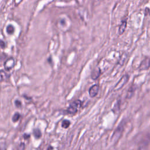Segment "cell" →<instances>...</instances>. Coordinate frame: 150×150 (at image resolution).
<instances>
[{"label":"cell","instance_id":"obj_17","mask_svg":"<svg viewBox=\"0 0 150 150\" xmlns=\"http://www.w3.org/2000/svg\"><path fill=\"white\" fill-rule=\"evenodd\" d=\"M29 135H28V134H25L24 135V136H23V137H24V138H29Z\"/></svg>","mask_w":150,"mask_h":150},{"label":"cell","instance_id":"obj_4","mask_svg":"<svg viewBox=\"0 0 150 150\" xmlns=\"http://www.w3.org/2000/svg\"><path fill=\"white\" fill-rule=\"evenodd\" d=\"M98 90H99V86L98 84H94L88 90L90 96L91 97H94L97 94Z\"/></svg>","mask_w":150,"mask_h":150},{"label":"cell","instance_id":"obj_5","mask_svg":"<svg viewBox=\"0 0 150 150\" xmlns=\"http://www.w3.org/2000/svg\"><path fill=\"white\" fill-rule=\"evenodd\" d=\"M150 67V58L144 59L139 66V69L141 70H146Z\"/></svg>","mask_w":150,"mask_h":150},{"label":"cell","instance_id":"obj_9","mask_svg":"<svg viewBox=\"0 0 150 150\" xmlns=\"http://www.w3.org/2000/svg\"><path fill=\"white\" fill-rule=\"evenodd\" d=\"M33 134L34 137H35L36 138H39L41 137V135H42L41 132H40V131L39 129H34Z\"/></svg>","mask_w":150,"mask_h":150},{"label":"cell","instance_id":"obj_11","mask_svg":"<svg viewBox=\"0 0 150 150\" xmlns=\"http://www.w3.org/2000/svg\"><path fill=\"white\" fill-rule=\"evenodd\" d=\"M70 124V122L69 120H64L62 122V127L63 128H67L69 125Z\"/></svg>","mask_w":150,"mask_h":150},{"label":"cell","instance_id":"obj_6","mask_svg":"<svg viewBox=\"0 0 150 150\" xmlns=\"http://www.w3.org/2000/svg\"><path fill=\"white\" fill-rule=\"evenodd\" d=\"M9 75L4 70H0V82L8 80Z\"/></svg>","mask_w":150,"mask_h":150},{"label":"cell","instance_id":"obj_10","mask_svg":"<svg viewBox=\"0 0 150 150\" xmlns=\"http://www.w3.org/2000/svg\"><path fill=\"white\" fill-rule=\"evenodd\" d=\"M6 32L8 34L12 35L14 32V27L11 25H9L6 28Z\"/></svg>","mask_w":150,"mask_h":150},{"label":"cell","instance_id":"obj_16","mask_svg":"<svg viewBox=\"0 0 150 150\" xmlns=\"http://www.w3.org/2000/svg\"><path fill=\"white\" fill-rule=\"evenodd\" d=\"M19 146H20V148H21V149H24V148H25V144H24L23 143H22V144H20Z\"/></svg>","mask_w":150,"mask_h":150},{"label":"cell","instance_id":"obj_2","mask_svg":"<svg viewBox=\"0 0 150 150\" xmlns=\"http://www.w3.org/2000/svg\"><path fill=\"white\" fill-rule=\"evenodd\" d=\"M15 64V61L13 57L8 59L4 63V68L6 71H10Z\"/></svg>","mask_w":150,"mask_h":150},{"label":"cell","instance_id":"obj_13","mask_svg":"<svg viewBox=\"0 0 150 150\" xmlns=\"http://www.w3.org/2000/svg\"><path fill=\"white\" fill-rule=\"evenodd\" d=\"M134 89H133L132 87H131L129 88V90L128 91V94H127V97L128 98H129V97H131L132 96V94L133 93L132 91H134Z\"/></svg>","mask_w":150,"mask_h":150},{"label":"cell","instance_id":"obj_7","mask_svg":"<svg viewBox=\"0 0 150 150\" xmlns=\"http://www.w3.org/2000/svg\"><path fill=\"white\" fill-rule=\"evenodd\" d=\"M100 73H101V71L99 68L95 69L94 70H93V71L91 73V78L93 80L97 79L100 76Z\"/></svg>","mask_w":150,"mask_h":150},{"label":"cell","instance_id":"obj_8","mask_svg":"<svg viewBox=\"0 0 150 150\" xmlns=\"http://www.w3.org/2000/svg\"><path fill=\"white\" fill-rule=\"evenodd\" d=\"M127 26V22L125 21H123L120 26L119 28V33L120 34H122L123 33V32H124L125 28Z\"/></svg>","mask_w":150,"mask_h":150},{"label":"cell","instance_id":"obj_1","mask_svg":"<svg viewBox=\"0 0 150 150\" xmlns=\"http://www.w3.org/2000/svg\"><path fill=\"white\" fill-rule=\"evenodd\" d=\"M81 102L79 100H75L73 103H71L67 109V112L69 114H75L77 111V108L81 106Z\"/></svg>","mask_w":150,"mask_h":150},{"label":"cell","instance_id":"obj_15","mask_svg":"<svg viewBox=\"0 0 150 150\" xmlns=\"http://www.w3.org/2000/svg\"><path fill=\"white\" fill-rule=\"evenodd\" d=\"M5 43L2 41V40H0V47L1 48H5Z\"/></svg>","mask_w":150,"mask_h":150},{"label":"cell","instance_id":"obj_3","mask_svg":"<svg viewBox=\"0 0 150 150\" xmlns=\"http://www.w3.org/2000/svg\"><path fill=\"white\" fill-rule=\"evenodd\" d=\"M128 75H124L120 80V81L117 83V84L115 85V87H114V89L115 90H120L121 88H122L124 85L128 81Z\"/></svg>","mask_w":150,"mask_h":150},{"label":"cell","instance_id":"obj_12","mask_svg":"<svg viewBox=\"0 0 150 150\" xmlns=\"http://www.w3.org/2000/svg\"><path fill=\"white\" fill-rule=\"evenodd\" d=\"M20 117H21V115L19 112H16L13 115V117H12V121L13 122H15L16 121H18L19 120V119L20 118Z\"/></svg>","mask_w":150,"mask_h":150},{"label":"cell","instance_id":"obj_14","mask_svg":"<svg viewBox=\"0 0 150 150\" xmlns=\"http://www.w3.org/2000/svg\"><path fill=\"white\" fill-rule=\"evenodd\" d=\"M15 105L16 106V107H21V102L19 101V100H16L15 101Z\"/></svg>","mask_w":150,"mask_h":150}]
</instances>
